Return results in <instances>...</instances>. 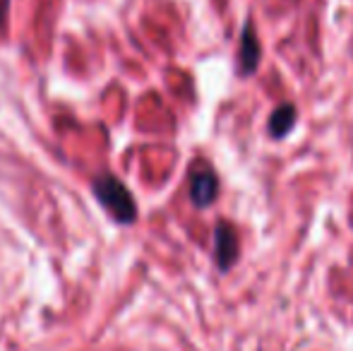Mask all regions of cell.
<instances>
[{
	"label": "cell",
	"instance_id": "obj_1",
	"mask_svg": "<svg viewBox=\"0 0 353 351\" xmlns=\"http://www.w3.org/2000/svg\"><path fill=\"white\" fill-rule=\"evenodd\" d=\"M94 195L103 205V210L111 212L116 217V221H121V224H132L137 219L135 197L116 176L97 178L94 181Z\"/></svg>",
	"mask_w": 353,
	"mask_h": 351
},
{
	"label": "cell",
	"instance_id": "obj_2",
	"mask_svg": "<svg viewBox=\"0 0 353 351\" xmlns=\"http://www.w3.org/2000/svg\"><path fill=\"white\" fill-rule=\"evenodd\" d=\"M260 61H262L260 37H257L252 19H245V24L241 29V39H238V72L243 77H250L260 68Z\"/></svg>",
	"mask_w": 353,
	"mask_h": 351
},
{
	"label": "cell",
	"instance_id": "obj_3",
	"mask_svg": "<svg viewBox=\"0 0 353 351\" xmlns=\"http://www.w3.org/2000/svg\"><path fill=\"white\" fill-rule=\"evenodd\" d=\"M238 250H241V243H238V231L233 229V224L228 221H219L214 226V258H216L219 270L226 272L228 267L238 260Z\"/></svg>",
	"mask_w": 353,
	"mask_h": 351
},
{
	"label": "cell",
	"instance_id": "obj_4",
	"mask_svg": "<svg viewBox=\"0 0 353 351\" xmlns=\"http://www.w3.org/2000/svg\"><path fill=\"white\" fill-rule=\"evenodd\" d=\"M219 192V178L207 164H195L190 171V200L195 207H210Z\"/></svg>",
	"mask_w": 353,
	"mask_h": 351
},
{
	"label": "cell",
	"instance_id": "obj_5",
	"mask_svg": "<svg viewBox=\"0 0 353 351\" xmlns=\"http://www.w3.org/2000/svg\"><path fill=\"white\" fill-rule=\"evenodd\" d=\"M296 118H298V111L293 103H281V106H276L274 111L270 113V123H267L270 135L276 137V140L286 137L288 132H291V128L296 126Z\"/></svg>",
	"mask_w": 353,
	"mask_h": 351
},
{
	"label": "cell",
	"instance_id": "obj_6",
	"mask_svg": "<svg viewBox=\"0 0 353 351\" xmlns=\"http://www.w3.org/2000/svg\"><path fill=\"white\" fill-rule=\"evenodd\" d=\"M8 5H10V0H0V24H3L5 14H8Z\"/></svg>",
	"mask_w": 353,
	"mask_h": 351
}]
</instances>
